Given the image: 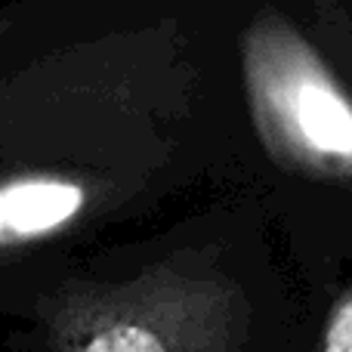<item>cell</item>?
<instances>
[{
	"instance_id": "3957f363",
	"label": "cell",
	"mask_w": 352,
	"mask_h": 352,
	"mask_svg": "<svg viewBox=\"0 0 352 352\" xmlns=\"http://www.w3.org/2000/svg\"><path fill=\"white\" fill-rule=\"evenodd\" d=\"M84 186L62 176H19L0 182V248L62 229L84 210Z\"/></svg>"
},
{
	"instance_id": "277c9868",
	"label": "cell",
	"mask_w": 352,
	"mask_h": 352,
	"mask_svg": "<svg viewBox=\"0 0 352 352\" xmlns=\"http://www.w3.org/2000/svg\"><path fill=\"white\" fill-rule=\"evenodd\" d=\"M318 352H352V285L331 306Z\"/></svg>"
},
{
	"instance_id": "7a4b0ae2",
	"label": "cell",
	"mask_w": 352,
	"mask_h": 352,
	"mask_svg": "<svg viewBox=\"0 0 352 352\" xmlns=\"http://www.w3.org/2000/svg\"><path fill=\"white\" fill-rule=\"evenodd\" d=\"M241 331V297L226 281L152 269L78 300L56 352H232Z\"/></svg>"
},
{
	"instance_id": "6da1fadb",
	"label": "cell",
	"mask_w": 352,
	"mask_h": 352,
	"mask_svg": "<svg viewBox=\"0 0 352 352\" xmlns=\"http://www.w3.org/2000/svg\"><path fill=\"white\" fill-rule=\"evenodd\" d=\"M256 133L278 164L352 179V99L287 19L260 12L241 41Z\"/></svg>"
}]
</instances>
